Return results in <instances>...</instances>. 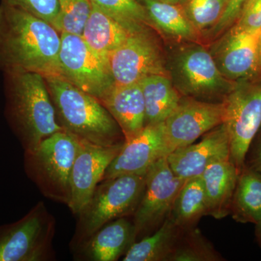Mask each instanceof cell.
Segmentation results:
<instances>
[{"label":"cell","instance_id":"cell-21","mask_svg":"<svg viewBox=\"0 0 261 261\" xmlns=\"http://www.w3.org/2000/svg\"><path fill=\"white\" fill-rule=\"evenodd\" d=\"M135 31L137 30L128 28L92 5L82 37L94 53L107 62L109 55Z\"/></svg>","mask_w":261,"mask_h":261},{"label":"cell","instance_id":"cell-30","mask_svg":"<svg viewBox=\"0 0 261 261\" xmlns=\"http://www.w3.org/2000/svg\"><path fill=\"white\" fill-rule=\"evenodd\" d=\"M1 3L18 8L45 20L59 32L58 0H1Z\"/></svg>","mask_w":261,"mask_h":261},{"label":"cell","instance_id":"cell-10","mask_svg":"<svg viewBox=\"0 0 261 261\" xmlns=\"http://www.w3.org/2000/svg\"><path fill=\"white\" fill-rule=\"evenodd\" d=\"M107 62L116 85L138 83L149 75H169L167 59L149 27L132 33Z\"/></svg>","mask_w":261,"mask_h":261},{"label":"cell","instance_id":"cell-18","mask_svg":"<svg viewBox=\"0 0 261 261\" xmlns=\"http://www.w3.org/2000/svg\"><path fill=\"white\" fill-rule=\"evenodd\" d=\"M100 102L118 123L126 142L138 135L145 128V105L140 82L114 84Z\"/></svg>","mask_w":261,"mask_h":261},{"label":"cell","instance_id":"cell-34","mask_svg":"<svg viewBox=\"0 0 261 261\" xmlns=\"http://www.w3.org/2000/svg\"><path fill=\"white\" fill-rule=\"evenodd\" d=\"M255 225V234L256 238L257 243L261 248V216L260 219L257 221Z\"/></svg>","mask_w":261,"mask_h":261},{"label":"cell","instance_id":"cell-31","mask_svg":"<svg viewBox=\"0 0 261 261\" xmlns=\"http://www.w3.org/2000/svg\"><path fill=\"white\" fill-rule=\"evenodd\" d=\"M231 27L239 30L259 32L261 30V0H247Z\"/></svg>","mask_w":261,"mask_h":261},{"label":"cell","instance_id":"cell-17","mask_svg":"<svg viewBox=\"0 0 261 261\" xmlns=\"http://www.w3.org/2000/svg\"><path fill=\"white\" fill-rule=\"evenodd\" d=\"M135 242V226L128 217L111 221L99 228L74 251V260L116 261Z\"/></svg>","mask_w":261,"mask_h":261},{"label":"cell","instance_id":"cell-28","mask_svg":"<svg viewBox=\"0 0 261 261\" xmlns=\"http://www.w3.org/2000/svg\"><path fill=\"white\" fill-rule=\"evenodd\" d=\"M106 14L133 30L150 27L145 8L138 0H90Z\"/></svg>","mask_w":261,"mask_h":261},{"label":"cell","instance_id":"cell-26","mask_svg":"<svg viewBox=\"0 0 261 261\" xmlns=\"http://www.w3.org/2000/svg\"><path fill=\"white\" fill-rule=\"evenodd\" d=\"M214 245L196 227L181 229L170 261L224 260Z\"/></svg>","mask_w":261,"mask_h":261},{"label":"cell","instance_id":"cell-36","mask_svg":"<svg viewBox=\"0 0 261 261\" xmlns=\"http://www.w3.org/2000/svg\"><path fill=\"white\" fill-rule=\"evenodd\" d=\"M161 1L166 2V3H173V4H178L180 3H184L185 0H161Z\"/></svg>","mask_w":261,"mask_h":261},{"label":"cell","instance_id":"cell-22","mask_svg":"<svg viewBox=\"0 0 261 261\" xmlns=\"http://www.w3.org/2000/svg\"><path fill=\"white\" fill-rule=\"evenodd\" d=\"M140 83L145 100L146 126L163 123L177 106L182 96L169 75H149Z\"/></svg>","mask_w":261,"mask_h":261},{"label":"cell","instance_id":"cell-25","mask_svg":"<svg viewBox=\"0 0 261 261\" xmlns=\"http://www.w3.org/2000/svg\"><path fill=\"white\" fill-rule=\"evenodd\" d=\"M205 216H207V207L202 178H189L175 199L170 219L178 227L187 229L196 227Z\"/></svg>","mask_w":261,"mask_h":261},{"label":"cell","instance_id":"cell-3","mask_svg":"<svg viewBox=\"0 0 261 261\" xmlns=\"http://www.w3.org/2000/svg\"><path fill=\"white\" fill-rule=\"evenodd\" d=\"M58 123L65 132L94 145L124 143V135L107 108L61 75L44 77Z\"/></svg>","mask_w":261,"mask_h":261},{"label":"cell","instance_id":"cell-4","mask_svg":"<svg viewBox=\"0 0 261 261\" xmlns=\"http://www.w3.org/2000/svg\"><path fill=\"white\" fill-rule=\"evenodd\" d=\"M145 175H123L102 180L76 215L70 247L75 250L99 228L121 217L133 216L143 196Z\"/></svg>","mask_w":261,"mask_h":261},{"label":"cell","instance_id":"cell-19","mask_svg":"<svg viewBox=\"0 0 261 261\" xmlns=\"http://www.w3.org/2000/svg\"><path fill=\"white\" fill-rule=\"evenodd\" d=\"M239 171L231 159L218 161L202 173L207 216L222 219L230 215Z\"/></svg>","mask_w":261,"mask_h":261},{"label":"cell","instance_id":"cell-35","mask_svg":"<svg viewBox=\"0 0 261 261\" xmlns=\"http://www.w3.org/2000/svg\"><path fill=\"white\" fill-rule=\"evenodd\" d=\"M258 75H261V30L258 37Z\"/></svg>","mask_w":261,"mask_h":261},{"label":"cell","instance_id":"cell-5","mask_svg":"<svg viewBox=\"0 0 261 261\" xmlns=\"http://www.w3.org/2000/svg\"><path fill=\"white\" fill-rule=\"evenodd\" d=\"M78 144L77 137L61 130L44 139L35 148L24 151L25 172L44 197L68 205Z\"/></svg>","mask_w":261,"mask_h":261},{"label":"cell","instance_id":"cell-1","mask_svg":"<svg viewBox=\"0 0 261 261\" xmlns=\"http://www.w3.org/2000/svg\"><path fill=\"white\" fill-rule=\"evenodd\" d=\"M61 33L45 20L0 4V70L59 75Z\"/></svg>","mask_w":261,"mask_h":261},{"label":"cell","instance_id":"cell-8","mask_svg":"<svg viewBox=\"0 0 261 261\" xmlns=\"http://www.w3.org/2000/svg\"><path fill=\"white\" fill-rule=\"evenodd\" d=\"M222 102L230 159L240 173L249 145L261 126V75L237 82Z\"/></svg>","mask_w":261,"mask_h":261},{"label":"cell","instance_id":"cell-27","mask_svg":"<svg viewBox=\"0 0 261 261\" xmlns=\"http://www.w3.org/2000/svg\"><path fill=\"white\" fill-rule=\"evenodd\" d=\"M228 0H185L184 11L202 39L217 25Z\"/></svg>","mask_w":261,"mask_h":261},{"label":"cell","instance_id":"cell-9","mask_svg":"<svg viewBox=\"0 0 261 261\" xmlns=\"http://www.w3.org/2000/svg\"><path fill=\"white\" fill-rule=\"evenodd\" d=\"M61 35L59 75L101 102L114 86L107 62L82 36L64 32Z\"/></svg>","mask_w":261,"mask_h":261},{"label":"cell","instance_id":"cell-24","mask_svg":"<svg viewBox=\"0 0 261 261\" xmlns=\"http://www.w3.org/2000/svg\"><path fill=\"white\" fill-rule=\"evenodd\" d=\"M230 214L241 224H256L261 216V173L244 166L239 173Z\"/></svg>","mask_w":261,"mask_h":261},{"label":"cell","instance_id":"cell-20","mask_svg":"<svg viewBox=\"0 0 261 261\" xmlns=\"http://www.w3.org/2000/svg\"><path fill=\"white\" fill-rule=\"evenodd\" d=\"M145 8L149 24L178 43L202 41V35L187 18L182 7L161 0H138Z\"/></svg>","mask_w":261,"mask_h":261},{"label":"cell","instance_id":"cell-33","mask_svg":"<svg viewBox=\"0 0 261 261\" xmlns=\"http://www.w3.org/2000/svg\"><path fill=\"white\" fill-rule=\"evenodd\" d=\"M244 166L261 173V126L249 145Z\"/></svg>","mask_w":261,"mask_h":261},{"label":"cell","instance_id":"cell-32","mask_svg":"<svg viewBox=\"0 0 261 261\" xmlns=\"http://www.w3.org/2000/svg\"><path fill=\"white\" fill-rule=\"evenodd\" d=\"M247 0H228L227 6L217 25L206 35L205 39L214 40L236 21L240 10Z\"/></svg>","mask_w":261,"mask_h":261},{"label":"cell","instance_id":"cell-11","mask_svg":"<svg viewBox=\"0 0 261 261\" xmlns=\"http://www.w3.org/2000/svg\"><path fill=\"white\" fill-rule=\"evenodd\" d=\"M145 179V192L132 220L135 242L154 232L163 224L186 181L173 172L166 156L151 166Z\"/></svg>","mask_w":261,"mask_h":261},{"label":"cell","instance_id":"cell-6","mask_svg":"<svg viewBox=\"0 0 261 261\" xmlns=\"http://www.w3.org/2000/svg\"><path fill=\"white\" fill-rule=\"evenodd\" d=\"M170 79L181 96L222 102L237 82L219 71L208 49L201 43L181 42L167 58Z\"/></svg>","mask_w":261,"mask_h":261},{"label":"cell","instance_id":"cell-23","mask_svg":"<svg viewBox=\"0 0 261 261\" xmlns=\"http://www.w3.org/2000/svg\"><path fill=\"white\" fill-rule=\"evenodd\" d=\"M181 229L168 216L154 232L132 244L123 261H170Z\"/></svg>","mask_w":261,"mask_h":261},{"label":"cell","instance_id":"cell-2","mask_svg":"<svg viewBox=\"0 0 261 261\" xmlns=\"http://www.w3.org/2000/svg\"><path fill=\"white\" fill-rule=\"evenodd\" d=\"M5 74V116L24 151L63 130L44 75L34 72Z\"/></svg>","mask_w":261,"mask_h":261},{"label":"cell","instance_id":"cell-16","mask_svg":"<svg viewBox=\"0 0 261 261\" xmlns=\"http://www.w3.org/2000/svg\"><path fill=\"white\" fill-rule=\"evenodd\" d=\"M226 159H230V145L224 123L202 136L197 143L175 149L167 156L173 172L185 180L202 176L211 164Z\"/></svg>","mask_w":261,"mask_h":261},{"label":"cell","instance_id":"cell-7","mask_svg":"<svg viewBox=\"0 0 261 261\" xmlns=\"http://www.w3.org/2000/svg\"><path fill=\"white\" fill-rule=\"evenodd\" d=\"M56 219L38 202L21 219L0 226V261H48L55 258Z\"/></svg>","mask_w":261,"mask_h":261},{"label":"cell","instance_id":"cell-29","mask_svg":"<svg viewBox=\"0 0 261 261\" xmlns=\"http://www.w3.org/2000/svg\"><path fill=\"white\" fill-rule=\"evenodd\" d=\"M59 32L82 36L92 9L90 0H58Z\"/></svg>","mask_w":261,"mask_h":261},{"label":"cell","instance_id":"cell-13","mask_svg":"<svg viewBox=\"0 0 261 261\" xmlns=\"http://www.w3.org/2000/svg\"><path fill=\"white\" fill-rule=\"evenodd\" d=\"M259 32L231 27L214 39L208 50L225 78L238 82L258 75Z\"/></svg>","mask_w":261,"mask_h":261},{"label":"cell","instance_id":"cell-15","mask_svg":"<svg viewBox=\"0 0 261 261\" xmlns=\"http://www.w3.org/2000/svg\"><path fill=\"white\" fill-rule=\"evenodd\" d=\"M168 154L163 123L147 125L138 135L125 142L102 180L123 175H145L152 164Z\"/></svg>","mask_w":261,"mask_h":261},{"label":"cell","instance_id":"cell-14","mask_svg":"<svg viewBox=\"0 0 261 261\" xmlns=\"http://www.w3.org/2000/svg\"><path fill=\"white\" fill-rule=\"evenodd\" d=\"M78 141L70 175V200L67 205L75 216L90 200L98 184L102 181L108 166L125 143L104 147L80 139Z\"/></svg>","mask_w":261,"mask_h":261},{"label":"cell","instance_id":"cell-12","mask_svg":"<svg viewBox=\"0 0 261 261\" xmlns=\"http://www.w3.org/2000/svg\"><path fill=\"white\" fill-rule=\"evenodd\" d=\"M224 115L223 102H207L182 96L177 106L163 122L168 154L193 143L222 124Z\"/></svg>","mask_w":261,"mask_h":261}]
</instances>
